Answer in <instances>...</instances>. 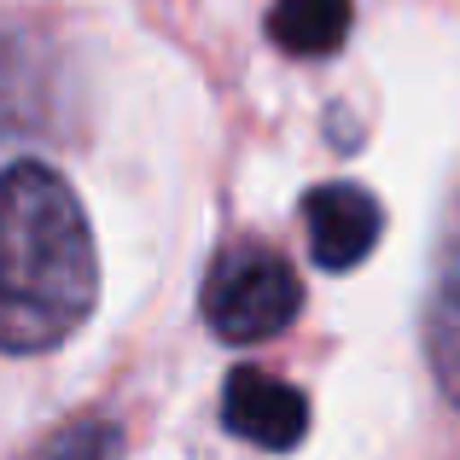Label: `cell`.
Listing matches in <instances>:
<instances>
[{
  "mask_svg": "<svg viewBox=\"0 0 460 460\" xmlns=\"http://www.w3.org/2000/svg\"><path fill=\"white\" fill-rule=\"evenodd\" d=\"M100 304V251L82 199L47 164L0 169V356H47Z\"/></svg>",
  "mask_w": 460,
  "mask_h": 460,
  "instance_id": "6da1fadb",
  "label": "cell"
},
{
  "mask_svg": "<svg viewBox=\"0 0 460 460\" xmlns=\"http://www.w3.org/2000/svg\"><path fill=\"white\" fill-rule=\"evenodd\" d=\"M349 0H274L269 12V41L292 58H326L349 41Z\"/></svg>",
  "mask_w": 460,
  "mask_h": 460,
  "instance_id": "8992f818",
  "label": "cell"
},
{
  "mask_svg": "<svg viewBox=\"0 0 460 460\" xmlns=\"http://www.w3.org/2000/svg\"><path fill=\"white\" fill-rule=\"evenodd\" d=\"M222 426L251 449L286 455L309 438V396L262 367H234L222 385Z\"/></svg>",
  "mask_w": 460,
  "mask_h": 460,
  "instance_id": "3957f363",
  "label": "cell"
},
{
  "mask_svg": "<svg viewBox=\"0 0 460 460\" xmlns=\"http://www.w3.org/2000/svg\"><path fill=\"white\" fill-rule=\"evenodd\" d=\"M304 309V280L274 245L239 239V245L216 251L199 286V314L222 344H262V338L286 332Z\"/></svg>",
  "mask_w": 460,
  "mask_h": 460,
  "instance_id": "7a4b0ae2",
  "label": "cell"
},
{
  "mask_svg": "<svg viewBox=\"0 0 460 460\" xmlns=\"http://www.w3.org/2000/svg\"><path fill=\"white\" fill-rule=\"evenodd\" d=\"M304 227H309V257L321 274H349L373 257L385 234V210L367 187L356 181H326L304 199Z\"/></svg>",
  "mask_w": 460,
  "mask_h": 460,
  "instance_id": "277c9868",
  "label": "cell"
},
{
  "mask_svg": "<svg viewBox=\"0 0 460 460\" xmlns=\"http://www.w3.org/2000/svg\"><path fill=\"white\" fill-rule=\"evenodd\" d=\"M426 356L443 396L460 408V204L449 210L431 251V286H426Z\"/></svg>",
  "mask_w": 460,
  "mask_h": 460,
  "instance_id": "5b68a950",
  "label": "cell"
},
{
  "mask_svg": "<svg viewBox=\"0 0 460 460\" xmlns=\"http://www.w3.org/2000/svg\"><path fill=\"white\" fill-rule=\"evenodd\" d=\"M23 460H123V426L100 414L65 420L58 431H47Z\"/></svg>",
  "mask_w": 460,
  "mask_h": 460,
  "instance_id": "52a82bcc",
  "label": "cell"
}]
</instances>
